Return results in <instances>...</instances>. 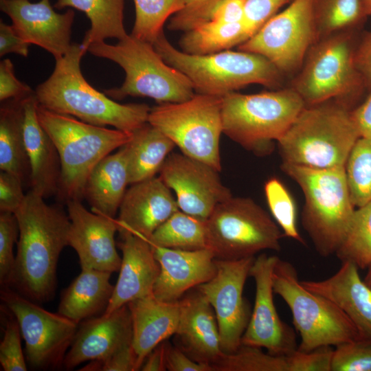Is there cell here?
Wrapping results in <instances>:
<instances>
[{"mask_svg":"<svg viewBox=\"0 0 371 371\" xmlns=\"http://www.w3.org/2000/svg\"><path fill=\"white\" fill-rule=\"evenodd\" d=\"M87 51L115 62L124 71L122 86L104 92L112 99L147 97L159 104L175 103L186 101L195 94L191 81L185 74L168 65L151 43L132 34L115 45L93 43Z\"/></svg>","mask_w":371,"mask_h":371,"instance_id":"52a82bcc","label":"cell"},{"mask_svg":"<svg viewBox=\"0 0 371 371\" xmlns=\"http://www.w3.org/2000/svg\"><path fill=\"white\" fill-rule=\"evenodd\" d=\"M354 60L366 87L371 89V31L366 32L355 47Z\"/></svg>","mask_w":371,"mask_h":371,"instance_id":"db71d44e","label":"cell"},{"mask_svg":"<svg viewBox=\"0 0 371 371\" xmlns=\"http://www.w3.org/2000/svg\"><path fill=\"white\" fill-rule=\"evenodd\" d=\"M361 0H323L316 8L318 34H335L362 19Z\"/></svg>","mask_w":371,"mask_h":371,"instance_id":"ab89813d","label":"cell"},{"mask_svg":"<svg viewBox=\"0 0 371 371\" xmlns=\"http://www.w3.org/2000/svg\"><path fill=\"white\" fill-rule=\"evenodd\" d=\"M22 104L23 135L30 170V190L47 199L57 195L58 192L61 175L59 154L38 120V102L35 91L23 98Z\"/></svg>","mask_w":371,"mask_h":371,"instance_id":"d4e9b609","label":"cell"},{"mask_svg":"<svg viewBox=\"0 0 371 371\" xmlns=\"http://www.w3.org/2000/svg\"><path fill=\"white\" fill-rule=\"evenodd\" d=\"M207 247L217 260L254 257L264 250L280 251L284 236L270 215L251 199L231 196L206 220Z\"/></svg>","mask_w":371,"mask_h":371,"instance_id":"30bf717a","label":"cell"},{"mask_svg":"<svg viewBox=\"0 0 371 371\" xmlns=\"http://www.w3.org/2000/svg\"><path fill=\"white\" fill-rule=\"evenodd\" d=\"M289 0H245L243 23L250 38Z\"/></svg>","mask_w":371,"mask_h":371,"instance_id":"bcb514c9","label":"cell"},{"mask_svg":"<svg viewBox=\"0 0 371 371\" xmlns=\"http://www.w3.org/2000/svg\"><path fill=\"white\" fill-rule=\"evenodd\" d=\"M147 240L153 245L170 249L207 248L206 221L179 210L159 225Z\"/></svg>","mask_w":371,"mask_h":371,"instance_id":"836d02e7","label":"cell"},{"mask_svg":"<svg viewBox=\"0 0 371 371\" xmlns=\"http://www.w3.org/2000/svg\"><path fill=\"white\" fill-rule=\"evenodd\" d=\"M1 299L18 322L25 342L26 360L31 367L36 370L63 368L78 324L58 313L44 309L10 286H1Z\"/></svg>","mask_w":371,"mask_h":371,"instance_id":"4fadbf2b","label":"cell"},{"mask_svg":"<svg viewBox=\"0 0 371 371\" xmlns=\"http://www.w3.org/2000/svg\"><path fill=\"white\" fill-rule=\"evenodd\" d=\"M223 0H183L181 8L170 19L171 30L187 32L208 21L213 9Z\"/></svg>","mask_w":371,"mask_h":371,"instance_id":"ee69618b","label":"cell"},{"mask_svg":"<svg viewBox=\"0 0 371 371\" xmlns=\"http://www.w3.org/2000/svg\"><path fill=\"white\" fill-rule=\"evenodd\" d=\"M86 52L81 44L73 43L65 55L56 59L52 74L35 90L38 104L88 124L129 133L147 123L148 105L118 103L88 83L80 69Z\"/></svg>","mask_w":371,"mask_h":371,"instance_id":"7a4b0ae2","label":"cell"},{"mask_svg":"<svg viewBox=\"0 0 371 371\" xmlns=\"http://www.w3.org/2000/svg\"><path fill=\"white\" fill-rule=\"evenodd\" d=\"M166 341L157 345L146 357L140 370L142 371H165Z\"/></svg>","mask_w":371,"mask_h":371,"instance_id":"9f6ffc18","label":"cell"},{"mask_svg":"<svg viewBox=\"0 0 371 371\" xmlns=\"http://www.w3.org/2000/svg\"><path fill=\"white\" fill-rule=\"evenodd\" d=\"M363 281L371 288V266L368 268V271L367 272Z\"/></svg>","mask_w":371,"mask_h":371,"instance_id":"680465c9","label":"cell"},{"mask_svg":"<svg viewBox=\"0 0 371 371\" xmlns=\"http://www.w3.org/2000/svg\"><path fill=\"white\" fill-rule=\"evenodd\" d=\"M30 44L15 31L13 26L0 22V56L7 54H17L27 57Z\"/></svg>","mask_w":371,"mask_h":371,"instance_id":"816d5d0a","label":"cell"},{"mask_svg":"<svg viewBox=\"0 0 371 371\" xmlns=\"http://www.w3.org/2000/svg\"><path fill=\"white\" fill-rule=\"evenodd\" d=\"M0 9L12 20L16 32L29 44L36 45L54 56L63 57L70 49L74 11L56 12L49 0H0Z\"/></svg>","mask_w":371,"mask_h":371,"instance_id":"d6986e66","label":"cell"},{"mask_svg":"<svg viewBox=\"0 0 371 371\" xmlns=\"http://www.w3.org/2000/svg\"><path fill=\"white\" fill-rule=\"evenodd\" d=\"M82 371H135L137 358L132 343L102 359L91 361Z\"/></svg>","mask_w":371,"mask_h":371,"instance_id":"7dc6e473","label":"cell"},{"mask_svg":"<svg viewBox=\"0 0 371 371\" xmlns=\"http://www.w3.org/2000/svg\"><path fill=\"white\" fill-rule=\"evenodd\" d=\"M23 183L17 176L1 170L0 211L14 213L21 205L26 194L23 190Z\"/></svg>","mask_w":371,"mask_h":371,"instance_id":"c3c4849f","label":"cell"},{"mask_svg":"<svg viewBox=\"0 0 371 371\" xmlns=\"http://www.w3.org/2000/svg\"><path fill=\"white\" fill-rule=\"evenodd\" d=\"M135 17L131 34L153 45L163 27L182 7L183 0H133Z\"/></svg>","mask_w":371,"mask_h":371,"instance_id":"8d00e7d4","label":"cell"},{"mask_svg":"<svg viewBox=\"0 0 371 371\" xmlns=\"http://www.w3.org/2000/svg\"><path fill=\"white\" fill-rule=\"evenodd\" d=\"M19 229L14 213L1 212L0 214V282L10 286L15 266L14 245L17 242Z\"/></svg>","mask_w":371,"mask_h":371,"instance_id":"b9f144b4","label":"cell"},{"mask_svg":"<svg viewBox=\"0 0 371 371\" xmlns=\"http://www.w3.org/2000/svg\"><path fill=\"white\" fill-rule=\"evenodd\" d=\"M175 335L178 347L198 362L211 365L224 353L214 311L197 289L179 300V319Z\"/></svg>","mask_w":371,"mask_h":371,"instance_id":"cb8c5ba5","label":"cell"},{"mask_svg":"<svg viewBox=\"0 0 371 371\" xmlns=\"http://www.w3.org/2000/svg\"><path fill=\"white\" fill-rule=\"evenodd\" d=\"M308 290L337 305L357 328L363 339L371 341V288L360 278L359 268L344 262L338 271L322 280H301Z\"/></svg>","mask_w":371,"mask_h":371,"instance_id":"484cf974","label":"cell"},{"mask_svg":"<svg viewBox=\"0 0 371 371\" xmlns=\"http://www.w3.org/2000/svg\"><path fill=\"white\" fill-rule=\"evenodd\" d=\"M211 366L213 371H288L285 356L242 344L234 352L223 353Z\"/></svg>","mask_w":371,"mask_h":371,"instance_id":"74e56055","label":"cell"},{"mask_svg":"<svg viewBox=\"0 0 371 371\" xmlns=\"http://www.w3.org/2000/svg\"><path fill=\"white\" fill-rule=\"evenodd\" d=\"M272 282L274 293L283 299L291 311L293 325L301 339L297 350L308 352L362 339L337 305L302 285L292 263L278 258Z\"/></svg>","mask_w":371,"mask_h":371,"instance_id":"9c48e42d","label":"cell"},{"mask_svg":"<svg viewBox=\"0 0 371 371\" xmlns=\"http://www.w3.org/2000/svg\"><path fill=\"white\" fill-rule=\"evenodd\" d=\"M129 184L124 146L100 161L90 172L82 191L91 211L114 218Z\"/></svg>","mask_w":371,"mask_h":371,"instance_id":"83f0119b","label":"cell"},{"mask_svg":"<svg viewBox=\"0 0 371 371\" xmlns=\"http://www.w3.org/2000/svg\"><path fill=\"white\" fill-rule=\"evenodd\" d=\"M264 190L270 212L284 236L305 244L297 229L294 200L284 185L272 177L266 181Z\"/></svg>","mask_w":371,"mask_h":371,"instance_id":"f35d334b","label":"cell"},{"mask_svg":"<svg viewBox=\"0 0 371 371\" xmlns=\"http://www.w3.org/2000/svg\"><path fill=\"white\" fill-rule=\"evenodd\" d=\"M37 115L59 154L61 175L56 196L65 202L81 200L84 186L96 164L126 144L133 136V133L93 125L51 111L39 104Z\"/></svg>","mask_w":371,"mask_h":371,"instance_id":"277c9868","label":"cell"},{"mask_svg":"<svg viewBox=\"0 0 371 371\" xmlns=\"http://www.w3.org/2000/svg\"><path fill=\"white\" fill-rule=\"evenodd\" d=\"M341 262L359 269L371 266V201L355 209L347 234L336 252Z\"/></svg>","mask_w":371,"mask_h":371,"instance_id":"e575fe53","label":"cell"},{"mask_svg":"<svg viewBox=\"0 0 371 371\" xmlns=\"http://www.w3.org/2000/svg\"><path fill=\"white\" fill-rule=\"evenodd\" d=\"M350 111L330 100L306 106L277 142L283 162L316 169L345 167L360 137Z\"/></svg>","mask_w":371,"mask_h":371,"instance_id":"3957f363","label":"cell"},{"mask_svg":"<svg viewBox=\"0 0 371 371\" xmlns=\"http://www.w3.org/2000/svg\"><path fill=\"white\" fill-rule=\"evenodd\" d=\"M170 66L185 74L196 93L223 96L251 84L276 88L281 72L265 57L229 49L204 55L175 47L161 33L153 45Z\"/></svg>","mask_w":371,"mask_h":371,"instance_id":"8992f818","label":"cell"},{"mask_svg":"<svg viewBox=\"0 0 371 371\" xmlns=\"http://www.w3.org/2000/svg\"><path fill=\"white\" fill-rule=\"evenodd\" d=\"M166 367L169 371H213L210 364L198 362L180 348L166 344Z\"/></svg>","mask_w":371,"mask_h":371,"instance_id":"f907efd6","label":"cell"},{"mask_svg":"<svg viewBox=\"0 0 371 371\" xmlns=\"http://www.w3.org/2000/svg\"><path fill=\"white\" fill-rule=\"evenodd\" d=\"M289 1H290V2H291V1H293V0H289Z\"/></svg>","mask_w":371,"mask_h":371,"instance_id":"91938a15","label":"cell"},{"mask_svg":"<svg viewBox=\"0 0 371 371\" xmlns=\"http://www.w3.org/2000/svg\"><path fill=\"white\" fill-rule=\"evenodd\" d=\"M254 259L255 257L231 260L215 259V275L196 287L214 311L224 353L234 352L241 345L251 317L243 289Z\"/></svg>","mask_w":371,"mask_h":371,"instance_id":"9a60e30c","label":"cell"},{"mask_svg":"<svg viewBox=\"0 0 371 371\" xmlns=\"http://www.w3.org/2000/svg\"><path fill=\"white\" fill-rule=\"evenodd\" d=\"M70 220L68 245L77 253L81 269L110 273L120 270V257L115 241L117 219L87 210L79 199L66 202Z\"/></svg>","mask_w":371,"mask_h":371,"instance_id":"ac0fdd59","label":"cell"},{"mask_svg":"<svg viewBox=\"0 0 371 371\" xmlns=\"http://www.w3.org/2000/svg\"><path fill=\"white\" fill-rule=\"evenodd\" d=\"M132 321V345L139 370L147 355L159 344L174 335L179 319V301L166 302L153 294L128 304Z\"/></svg>","mask_w":371,"mask_h":371,"instance_id":"4316f807","label":"cell"},{"mask_svg":"<svg viewBox=\"0 0 371 371\" xmlns=\"http://www.w3.org/2000/svg\"><path fill=\"white\" fill-rule=\"evenodd\" d=\"M333 352L331 346L308 352L297 349L285 356L288 371H331Z\"/></svg>","mask_w":371,"mask_h":371,"instance_id":"f6af8a7d","label":"cell"},{"mask_svg":"<svg viewBox=\"0 0 371 371\" xmlns=\"http://www.w3.org/2000/svg\"><path fill=\"white\" fill-rule=\"evenodd\" d=\"M350 113L359 136L371 139V89L366 100Z\"/></svg>","mask_w":371,"mask_h":371,"instance_id":"11a10c76","label":"cell"},{"mask_svg":"<svg viewBox=\"0 0 371 371\" xmlns=\"http://www.w3.org/2000/svg\"><path fill=\"white\" fill-rule=\"evenodd\" d=\"M278 259L277 256L261 254L254 260L249 276L255 282V301L241 343L286 356L298 346L294 330L280 319L274 304L272 274Z\"/></svg>","mask_w":371,"mask_h":371,"instance_id":"e0dca14e","label":"cell"},{"mask_svg":"<svg viewBox=\"0 0 371 371\" xmlns=\"http://www.w3.org/2000/svg\"><path fill=\"white\" fill-rule=\"evenodd\" d=\"M175 143L148 122L133 132L124 145L129 184L155 177L175 148Z\"/></svg>","mask_w":371,"mask_h":371,"instance_id":"f546056e","label":"cell"},{"mask_svg":"<svg viewBox=\"0 0 371 371\" xmlns=\"http://www.w3.org/2000/svg\"><path fill=\"white\" fill-rule=\"evenodd\" d=\"M350 198L355 207L371 201V139L360 137L345 165Z\"/></svg>","mask_w":371,"mask_h":371,"instance_id":"d590c367","label":"cell"},{"mask_svg":"<svg viewBox=\"0 0 371 371\" xmlns=\"http://www.w3.org/2000/svg\"><path fill=\"white\" fill-rule=\"evenodd\" d=\"M34 93L27 85L19 80L12 61L3 59L0 63V100L19 99Z\"/></svg>","mask_w":371,"mask_h":371,"instance_id":"681fc988","label":"cell"},{"mask_svg":"<svg viewBox=\"0 0 371 371\" xmlns=\"http://www.w3.org/2000/svg\"><path fill=\"white\" fill-rule=\"evenodd\" d=\"M305 106L293 88L254 94L234 91L223 96V133L245 148L266 155Z\"/></svg>","mask_w":371,"mask_h":371,"instance_id":"ba28073f","label":"cell"},{"mask_svg":"<svg viewBox=\"0 0 371 371\" xmlns=\"http://www.w3.org/2000/svg\"><path fill=\"white\" fill-rule=\"evenodd\" d=\"M159 177L175 192L181 211L203 221L217 205L232 196L218 170L181 153H170L160 169Z\"/></svg>","mask_w":371,"mask_h":371,"instance_id":"2e32d148","label":"cell"},{"mask_svg":"<svg viewBox=\"0 0 371 371\" xmlns=\"http://www.w3.org/2000/svg\"><path fill=\"white\" fill-rule=\"evenodd\" d=\"M317 0H293L275 14L238 50L260 55L282 72L302 64L318 36Z\"/></svg>","mask_w":371,"mask_h":371,"instance_id":"5bb4252c","label":"cell"},{"mask_svg":"<svg viewBox=\"0 0 371 371\" xmlns=\"http://www.w3.org/2000/svg\"><path fill=\"white\" fill-rule=\"evenodd\" d=\"M222 103L223 96L196 93L186 101L153 106L148 122L170 138L181 153L219 172Z\"/></svg>","mask_w":371,"mask_h":371,"instance_id":"8fae6325","label":"cell"},{"mask_svg":"<svg viewBox=\"0 0 371 371\" xmlns=\"http://www.w3.org/2000/svg\"><path fill=\"white\" fill-rule=\"evenodd\" d=\"M111 275L108 271L81 269L63 291L58 313L77 324L104 313L114 289L109 281Z\"/></svg>","mask_w":371,"mask_h":371,"instance_id":"f1b7e54d","label":"cell"},{"mask_svg":"<svg viewBox=\"0 0 371 371\" xmlns=\"http://www.w3.org/2000/svg\"><path fill=\"white\" fill-rule=\"evenodd\" d=\"M54 8H75L87 15L91 27L81 43L87 52L93 43L109 38L120 41L128 36L124 25V0H57Z\"/></svg>","mask_w":371,"mask_h":371,"instance_id":"1f68e13d","label":"cell"},{"mask_svg":"<svg viewBox=\"0 0 371 371\" xmlns=\"http://www.w3.org/2000/svg\"><path fill=\"white\" fill-rule=\"evenodd\" d=\"M152 246L160 267L153 293L161 301H179L187 291L207 282L216 272L214 255L208 248L184 250Z\"/></svg>","mask_w":371,"mask_h":371,"instance_id":"44dd1931","label":"cell"},{"mask_svg":"<svg viewBox=\"0 0 371 371\" xmlns=\"http://www.w3.org/2000/svg\"><path fill=\"white\" fill-rule=\"evenodd\" d=\"M132 335L131 316L127 304L110 314L84 320L66 354L63 368L71 370L84 362L109 357L132 343Z\"/></svg>","mask_w":371,"mask_h":371,"instance_id":"7402d4cb","label":"cell"},{"mask_svg":"<svg viewBox=\"0 0 371 371\" xmlns=\"http://www.w3.org/2000/svg\"><path fill=\"white\" fill-rule=\"evenodd\" d=\"M21 330L12 315L6 322L0 343V364L4 371H26L27 365L21 348Z\"/></svg>","mask_w":371,"mask_h":371,"instance_id":"7bdbcfd3","label":"cell"},{"mask_svg":"<svg viewBox=\"0 0 371 371\" xmlns=\"http://www.w3.org/2000/svg\"><path fill=\"white\" fill-rule=\"evenodd\" d=\"M281 169L302 190V224L317 252L323 257L335 254L355 210L345 167L316 169L282 162Z\"/></svg>","mask_w":371,"mask_h":371,"instance_id":"5b68a950","label":"cell"},{"mask_svg":"<svg viewBox=\"0 0 371 371\" xmlns=\"http://www.w3.org/2000/svg\"><path fill=\"white\" fill-rule=\"evenodd\" d=\"M331 371H371V341L361 339L337 345Z\"/></svg>","mask_w":371,"mask_h":371,"instance_id":"60d3db41","label":"cell"},{"mask_svg":"<svg viewBox=\"0 0 371 371\" xmlns=\"http://www.w3.org/2000/svg\"><path fill=\"white\" fill-rule=\"evenodd\" d=\"M363 17L371 15V0H361Z\"/></svg>","mask_w":371,"mask_h":371,"instance_id":"6f0895ef","label":"cell"},{"mask_svg":"<svg viewBox=\"0 0 371 371\" xmlns=\"http://www.w3.org/2000/svg\"><path fill=\"white\" fill-rule=\"evenodd\" d=\"M14 214L19 234L10 286L34 302H47L55 293L60 254L68 246V214L32 190Z\"/></svg>","mask_w":371,"mask_h":371,"instance_id":"6da1fadb","label":"cell"},{"mask_svg":"<svg viewBox=\"0 0 371 371\" xmlns=\"http://www.w3.org/2000/svg\"><path fill=\"white\" fill-rule=\"evenodd\" d=\"M179 210L171 190L160 177L133 184L126 190L119 208L118 227L148 239L155 230Z\"/></svg>","mask_w":371,"mask_h":371,"instance_id":"603a6c76","label":"cell"},{"mask_svg":"<svg viewBox=\"0 0 371 371\" xmlns=\"http://www.w3.org/2000/svg\"><path fill=\"white\" fill-rule=\"evenodd\" d=\"M122 258L112 296L103 314L108 315L131 301L153 294L160 267L150 243L144 237L118 227Z\"/></svg>","mask_w":371,"mask_h":371,"instance_id":"ffe728a7","label":"cell"},{"mask_svg":"<svg viewBox=\"0 0 371 371\" xmlns=\"http://www.w3.org/2000/svg\"><path fill=\"white\" fill-rule=\"evenodd\" d=\"M245 0H223L211 12L208 21L220 23L242 22Z\"/></svg>","mask_w":371,"mask_h":371,"instance_id":"f5cc1de1","label":"cell"},{"mask_svg":"<svg viewBox=\"0 0 371 371\" xmlns=\"http://www.w3.org/2000/svg\"><path fill=\"white\" fill-rule=\"evenodd\" d=\"M185 32L179 42L181 50L195 55L227 50L239 46L250 38L243 22L227 23L209 21Z\"/></svg>","mask_w":371,"mask_h":371,"instance_id":"d6a6232c","label":"cell"},{"mask_svg":"<svg viewBox=\"0 0 371 371\" xmlns=\"http://www.w3.org/2000/svg\"><path fill=\"white\" fill-rule=\"evenodd\" d=\"M355 47L346 34H331L312 46L293 89L306 106L341 99L348 106L366 87L354 60Z\"/></svg>","mask_w":371,"mask_h":371,"instance_id":"7c38bea8","label":"cell"},{"mask_svg":"<svg viewBox=\"0 0 371 371\" xmlns=\"http://www.w3.org/2000/svg\"><path fill=\"white\" fill-rule=\"evenodd\" d=\"M22 98L1 102L0 108V169L30 181V164L23 135Z\"/></svg>","mask_w":371,"mask_h":371,"instance_id":"4dcf8cb0","label":"cell"}]
</instances>
